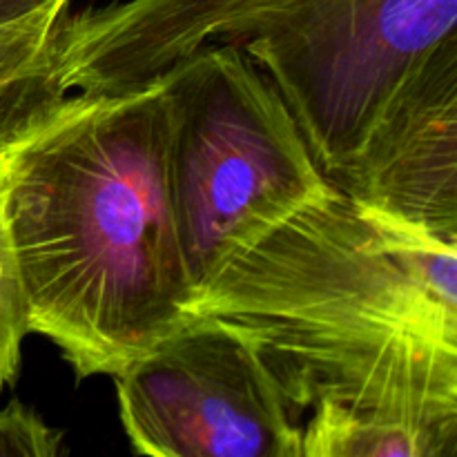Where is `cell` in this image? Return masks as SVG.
Listing matches in <instances>:
<instances>
[{"instance_id": "6da1fadb", "label": "cell", "mask_w": 457, "mask_h": 457, "mask_svg": "<svg viewBox=\"0 0 457 457\" xmlns=\"http://www.w3.org/2000/svg\"><path fill=\"white\" fill-rule=\"evenodd\" d=\"M303 424L317 406L457 440V244L328 186L196 293Z\"/></svg>"}, {"instance_id": "7a4b0ae2", "label": "cell", "mask_w": 457, "mask_h": 457, "mask_svg": "<svg viewBox=\"0 0 457 457\" xmlns=\"http://www.w3.org/2000/svg\"><path fill=\"white\" fill-rule=\"evenodd\" d=\"M208 47L262 70L348 196L406 129L457 105V0H116L56 25L62 87L89 98L152 87Z\"/></svg>"}, {"instance_id": "3957f363", "label": "cell", "mask_w": 457, "mask_h": 457, "mask_svg": "<svg viewBox=\"0 0 457 457\" xmlns=\"http://www.w3.org/2000/svg\"><path fill=\"white\" fill-rule=\"evenodd\" d=\"M9 237L29 333L116 378L192 317L163 85L70 103L13 154Z\"/></svg>"}, {"instance_id": "277c9868", "label": "cell", "mask_w": 457, "mask_h": 457, "mask_svg": "<svg viewBox=\"0 0 457 457\" xmlns=\"http://www.w3.org/2000/svg\"><path fill=\"white\" fill-rule=\"evenodd\" d=\"M156 85L168 94L174 214L199 293L330 183L277 89L237 47L201 49Z\"/></svg>"}, {"instance_id": "5b68a950", "label": "cell", "mask_w": 457, "mask_h": 457, "mask_svg": "<svg viewBox=\"0 0 457 457\" xmlns=\"http://www.w3.org/2000/svg\"><path fill=\"white\" fill-rule=\"evenodd\" d=\"M120 422L154 457H302V422L241 335L195 312L114 378Z\"/></svg>"}, {"instance_id": "8992f818", "label": "cell", "mask_w": 457, "mask_h": 457, "mask_svg": "<svg viewBox=\"0 0 457 457\" xmlns=\"http://www.w3.org/2000/svg\"><path fill=\"white\" fill-rule=\"evenodd\" d=\"M62 13H36L0 27V156L25 145L70 103L56 70Z\"/></svg>"}, {"instance_id": "52a82bcc", "label": "cell", "mask_w": 457, "mask_h": 457, "mask_svg": "<svg viewBox=\"0 0 457 457\" xmlns=\"http://www.w3.org/2000/svg\"><path fill=\"white\" fill-rule=\"evenodd\" d=\"M457 440L431 428L317 406L302 424V457H455Z\"/></svg>"}, {"instance_id": "ba28073f", "label": "cell", "mask_w": 457, "mask_h": 457, "mask_svg": "<svg viewBox=\"0 0 457 457\" xmlns=\"http://www.w3.org/2000/svg\"><path fill=\"white\" fill-rule=\"evenodd\" d=\"M13 154L0 156V391L16 379L21 370L22 342L29 335L25 297H22L21 277H18L12 237H9L7 212H4L9 165H12Z\"/></svg>"}, {"instance_id": "9c48e42d", "label": "cell", "mask_w": 457, "mask_h": 457, "mask_svg": "<svg viewBox=\"0 0 457 457\" xmlns=\"http://www.w3.org/2000/svg\"><path fill=\"white\" fill-rule=\"evenodd\" d=\"M65 433L52 428L34 409L12 400L0 409V457H56Z\"/></svg>"}, {"instance_id": "30bf717a", "label": "cell", "mask_w": 457, "mask_h": 457, "mask_svg": "<svg viewBox=\"0 0 457 457\" xmlns=\"http://www.w3.org/2000/svg\"><path fill=\"white\" fill-rule=\"evenodd\" d=\"M70 0H0V27L45 12H67Z\"/></svg>"}]
</instances>
